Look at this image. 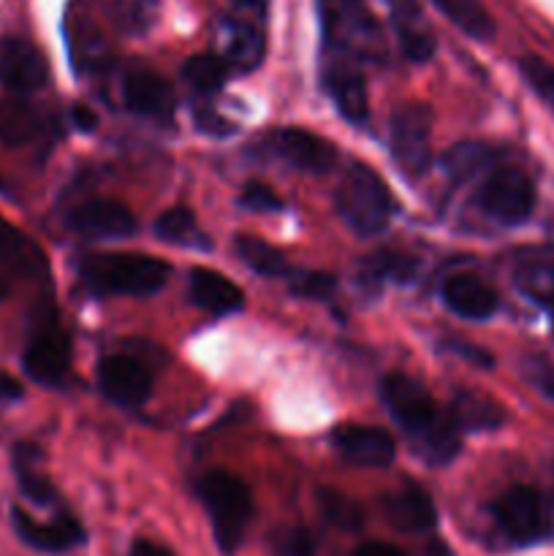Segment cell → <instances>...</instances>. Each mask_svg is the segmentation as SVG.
<instances>
[{"label":"cell","mask_w":554,"mask_h":556,"mask_svg":"<svg viewBox=\"0 0 554 556\" xmlns=\"http://www.w3.org/2000/svg\"><path fill=\"white\" fill-rule=\"evenodd\" d=\"M380 400L424 462L440 467L456 459L462 445L459 427L418 380L402 372L386 375L380 380Z\"/></svg>","instance_id":"1"},{"label":"cell","mask_w":554,"mask_h":556,"mask_svg":"<svg viewBox=\"0 0 554 556\" xmlns=\"http://www.w3.org/2000/svg\"><path fill=\"white\" fill-rule=\"evenodd\" d=\"M326 60L342 63H383L386 36L364 0H318Z\"/></svg>","instance_id":"2"},{"label":"cell","mask_w":554,"mask_h":556,"mask_svg":"<svg viewBox=\"0 0 554 556\" xmlns=\"http://www.w3.org/2000/svg\"><path fill=\"white\" fill-rule=\"evenodd\" d=\"M168 275L166 261L144 253H92L79 261V282L90 296H150Z\"/></svg>","instance_id":"3"},{"label":"cell","mask_w":554,"mask_h":556,"mask_svg":"<svg viewBox=\"0 0 554 556\" xmlns=\"http://www.w3.org/2000/svg\"><path fill=\"white\" fill-rule=\"evenodd\" d=\"M22 367L43 389H63L71 378V340L49 296L38 299L27 320Z\"/></svg>","instance_id":"4"},{"label":"cell","mask_w":554,"mask_h":556,"mask_svg":"<svg viewBox=\"0 0 554 556\" xmlns=\"http://www.w3.org/2000/svg\"><path fill=\"white\" fill-rule=\"evenodd\" d=\"M394 195L386 188L378 172L364 163H351L337 185L335 210L340 220L358 237H378L394 217Z\"/></svg>","instance_id":"5"},{"label":"cell","mask_w":554,"mask_h":556,"mask_svg":"<svg viewBox=\"0 0 554 556\" xmlns=\"http://www.w3.org/2000/svg\"><path fill=\"white\" fill-rule=\"evenodd\" d=\"M199 497L210 516L212 532L223 554H237L253 519V494L242 478L210 470L199 481Z\"/></svg>","instance_id":"6"},{"label":"cell","mask_w":554,"mask_h":556,"mask_svg":"<svg viewBox=\"0 0 554 556\" xmlns=\"http://www.w3.org/2000/svg\"><path fill=\"white\" fill-rule=\"evenodd\" d=\"M492 519L500 535L516 548L554 541V505L532 486H511L492 503Z\"/></svg>","instance_id":"7"},{"label":"cell","mask_w":554,"mask_h":556,"mask_svg":"<svg viewBox=\"0 0 554 556\" xmlns=\"http://www.w3.org/2000/svg\"><path fill=\"white\" fill-rule=\"evenodd\" d=\"M389 150L402 177L421 179L432 166V109L427 103H405L394 112L389 128Z\"/></svg>","instance_id":"8"},{"label":"cell","mask_w":554,"mask_h":556,"mask_svg":"<svg viewBox=\"0 0 554 556\" xmlns=\"http://www.w3.org/2000/svg\"><path fill=\"white\" fill-rule=\"evenodd\" d=\"M476 204L500 226H521L536 210V185L521 168H492L478 188Z\"/></svg>","instance_id":"9"},{"label":"cell","mask_w":554,"mask_h":556,"mask_svg":"<svg viewBox=\"0 0 554 556\" xmlns=\"http://www.w3.org/2000/svg\"><path fill=\"white\" fill-rule=\"evenodd\" d=\"M261 150L293 172L326 174L335 168L337 150L329 139L304 128H275L261 139Z\"/></svg>","instance_id":"10"},{"label":"cell","mask_w":554,"mask_h":556,"mask_svg":"<svg viewBox=\"0 0 554 556\" xmlns=\"http://www.w3.org/2000/svg\"><path fill=\"white\" fill-rule=\"evenodd\" d=\"M98 389L123 410H136L144 405L152 394V369L141 358L128 353H112L98 362L96 369Z\"/></svg>","instance_id":"11"},{"label":"cell","mask_w":554,"mask_h":556,"mask_svg":"<svg viewBox=\"0 0 554 556\" xmlns=\"http://www.w3.org/2000/svg\"><path fill=\"white\" fill-rule=\"evenodd\" d=\"M22 280H49L47 255L25 231L0 217V302Z\"/></svg>","instance_id":"12"},{"label":"cell","mask_w":554,"mask_h":556,"mask_svg":"<svg viewBox=\"0 0 554 556\" xmlns=\"http://www.w3.org/2000/svg\"><path fill=\"white\" fill-rule=\"evenodd\" d=\"M49 81L47 58L36 43L20 36L0 38V85L14 96L27 98L43 90Z\"/></svg>","instance_id":"13"},{"label":"cell","mask_w":554,"mask_h":556,"mask_svg":"<svg viewBox=\"0 0 554 556\" xmlns=\"http://www.w3.org/2000/svg\"><path fill=\"white\" fill-rule=\"evenodd\" d=\"M123 103L128 112L155 123H168L177 109V96L166 76L150 65H130L123 74Z\"/></svg>","instance_id":"14"},{"label":"cell","mask_w":554,"mask_h":556,"mask_svg":"<svg viewBox=\"0 0 554 556\" xmlns=\"http://www.w3.org/2000/svg\"><path fill=\"white\" fill-rule=\"evenodd\" d=\"M65 228L87 239H128L139 223L134 212L112 199H90L71 206L65 215Z\"/></svg>","instance_id":"15"},{"label":"cell","mask_w":554,"mask_h":556,"mask_svg":"<svg viewBox=\"0 0 554 556\" xmlns=\"http://www.w3.org/2000/svg\"><path fill=\"white\" fill-rule=\"evenodd\" d=\"M331 445L345 462L369 470H383L394 462L396 443L386 429L364 424H342L331 432Z\"/></svg>","instance_id":"16"},{"label":"cell","mask_w":554,"mask_h":556,"mask_svg":"<svg viewBox=\"0 0 554 556\" xmlns=\"http://www.w3.org/2000/svg\"><path fill=\"white\" fill-rule=\"evenodd\" d=\"M326 96L337 106V112L353 125H364L369 119V96H367V81L358 65L342 63V60H326L324 74Z\"/></svg>","instance_id":"17"},{"label":"cell","mask_w":554,"mask_h":556,"mask_svg":"<svg viewBox=\"0 0 554 556\" xmlns=\"http://www.w3.org/2000/svg\"><path fill=\"white\" fill-rule=\"evenodd\" d=\"M11 521H14V530L22 538V543L43 554H63L85 543V530L68 514L54 516L52 521H38L22 508H14L11 510Z\"/></svg>","instance_id":"18"},{"label":"cell","mask_w":554,"mask_h":556,"mask_svg":"<svg viewBox=\"0 0 554 556\" xmlns=\"http://www.w3.org/2000/svg\"><path fill=\"white\" fill-rule=\"evenodd\" d=\"M386 519L402 532H429L438 525V508L424 486L413 481H402L400 486L391 489L383 497Z\"/></svg>","instance_id":"19"},{"label":"cell","mask_w":554,"mask_h":556,"mask_svg":"<svg viewBox=\"0 0 554 556\" xmlns=\"http://www.w3.org/2000/svg\"><path fill=\"white\" fill-rule=\"evenodd\" d=\"M386 5L391 11V27H394L402 54L413 63H427L438 41L429 22L424 20L418 0H386Z\"/></svg>","instance_id":"20"},{"label":"cell","mask_w":554,"mask_h":556,"mask_svg":"<svg viewBox=\"0 0 554 556\" xmlns=\"http://www.w3.org/2000/svg\"><path fill=\"white\" fill-rule=\"evenodd\" d=\"M445 307L465 320H487L498 313V291L476 275H454L440 288Z\"/></svg>","instance_id":"21"},{"label":"cell","mask_w":554,"mask_h":556,"mask_svg":"<svg viewBox=\"0 0 554 556\" xmlns=\"http://www.w3.org/2000/svg\"><path fill=\"white\" fill-rule=\"evenodd\" d=\"M188 296L199 309L210 315H231L244 307L242 288L228 280L223 271L196 266L188 275Z\"/></svg>","instance_id":"22"},{"label":"cell","mask_w":554,"mask_h":556,"mask_svg":"<svg viewBox=\"0 0 554 556\" xmlns=\"http://www.w3.org/2000/svg\"><path fill=\"white\" fill-rule=\"evenodd\" d=\"M514 286L519 288L532 304L546 309L554 329V253L538 250V253L519 258V264H516L514 269Z\"/></svg>","instance_id":"23"},{"label":"cell","mask_w":554,"mask_h":556,"mask_svg":"<svg viewBox=\"0 0 554 556\" xmlns=\"http://www.w3.org/2000/svg\"><path fill=\"white\" fill-rule=\"evenodd\" d=\"M47 128V117L33 101L11 96L0 101V141L5 147H25Z\"/></svg>","instance_id":"24"},{"label":"cell","mask_w":554,"mask_h":556,"mask_svg":"<svg viewBox=\"0 0 554 556\" xmlns=\"http://www.w3.org/2000/svg\"><path fill=\"white\" fill-rule=\"evenodd\" d=\"M14 472L16 483H20L22 497L36 503L38 508H49L58 503V492H54L52 481L47 472L41 470V451L30 443H20L14 448Z\"/></svg>","instance_id":"25"},{"label":"cell","mask_w":554,"mask_h":556,"mask_svg":"<svg viewBox=\"0 0 554 556\" xmlns=\"http://www.w3.org/2000/svg\"><path fill=\"white\" fill-rule=\"evenodd\" d=\"M449 413L459 432H492L505 424L503 407L476 391H459L451 402Z\"/></svg>","instance_id":"26"},{"label":"cell","mask_w":554,"mask_h":556,"mask_svg":"<svg viewBox=\"0 0 554 556\" xmlns=\"http://www.w3.org/2000/svg\"><path fill=\"white\" fill-rule=\"evenodd\" d=\"M266 38L264 33L248 22H231L226 27V65L237 74H250L264 63Z\"/></svg>","instance_id":"27"},{"label":"cell","mask_w":554,"mask_h":556,"mask_svg":"<svg viewBox=\"0 0 554 556\" xmlns=\"http://www.w3.org/2000/svg\"><path fill=\"white\" fill-rule=\"evenodd\" d=\"M155 237L185 250H201V253H210L212 250V239L201 231L196 215L185 210V206H172V210H166L158 217Z\"/></svg>","instance_id":"28"},{"label":"cell","mask_w":554,"mask_h":556,"mask_svg":"<svg viewBox=\"0 0 554 556\" xmlns=\"http://www.w3.org/2000/svg\"><path fill=\"white\" fill-rule=\"evenodd\" d=\"M432 3L438 5L445 20L454 22L465 36L476 38V41H492L498 33V25L483 9L481 0H432Z\"/></svg>","instance_id":"29"},{"label":"cell","mask_w":554,"mask_h":556,"mask_svg":"<svg viewBox=\"0 0 554 556\" xmlns=\"http://www.w3.org/2000/svg\"><path fill=\"white\" fill-rule=\"evenodd\" d=\"M228 71L231 68L226 65V60L212 52H201L185 60L182 79L199 98H212L223 90V85L228 79Z\"/></svg>","instance_id":"30"},{"label":"cell","mask_w":554,"mask_h":556,"mask_svg":"<svg viewBox=\"0 0 554 556\" xmlns=\"http://www.w3.org/2000/svg\"><path fill=\"white\" fill-rule=\"evenodd\" d=\"M234 250H237L239 261H242L244 266H250L255 275L288 277V271H291L282 250H277L275 244L264 242V239L259 237H248V233H242V237L234 239Z\"/></svg>","instance_id":"31"},{"label":"cell","mask_w":554,"mask_h":556,"mask_svg":"<svg viewBox=\"0 0 554 556\" xmlns=\"http://www.w3.org/2000/svg\"><path fill=\"white\" fill-rule=\"evenodd\" d=\"M416 275V258L405 253H396V250H378V253L367 255L362 261V271H358V280L375 282V286H383V282H411Z\"/></svg>","instance_id":"32"},{"label":"cell","mask_w":554,"mask_h":556,"mask_svg":"<svg viewBox=\"0 0 554 556\" xmlns=\"http://www.w3.org/2000/svg\"><path fill=\"white\" fill-rule=\"evenodd\" d=\"M494 161V152L489 147L476 144V141H465V144L451 147L443 155V172L449 174L454 182H465L473 174L483 172L489 163Z\"/></svg>","instance_id":"33"},{"label":"cell","mask_w":554,"mask_h":556,"mask_svg":"<svg viewBox=\"0 0 554 556\" xmlns=\"http://www.w3.org/2000/svg\"><path fill=\"white\" fill-rule=\"evenodd\" d=\"M288 288L293 296L310 299V302H326L335 296L337 280L329 271L318 269H291L288 271Z\"/></svg>","instance_id":"34"},{"label":"cell","mask_w":554,"mask_h":556,"mask_svg":"<svg viewBox=\"0 0 554 556\" xmlns=\"http://www.w3.org/2000/svg\"><path fill=\"white\" fill-rule=\"evenodd\" d=\"M318 505L320 510H324L326 519L335 527H342V530H358V527H362V508H358L348 494L335 492V489H320Z\"/></svg>","instance_id":"35"},{"label":"cell","mask_w":554,"mask_h":556,"mask_svg":"<svg viewBox=\"0 0 554 556\" xmlns=\"http://www.w3.org/2000/svg\"><path fill=\"white\" fill-rule=\"evenodd\" d=\"M519 71L527 85L538 92V98L554 109V65L536 58V54H527V58L519 60Z\"/></svg>","instance_id":"36"},{"label":"cell","mask_w":554,"mask_h":556,"mask_svg":"<svg viewBox=\"0 0 554 556\" xmlns=\"http://www.w3.org/2000/svg\"><path fill=\"white\" fill-rule=\"evenodd\" d=\"M521 375H525L527 383H530L532 389L543 396V400H549L554 405V362L552 358L538 356V353L521 358Z\"/></svg>","instance_id":"37"},{"label":"cell","mask_w":554,"mask_h":556,"mask_svg":"<svg viewBox=\"0 0 554 556\" xmlns=\"http://www.w3.org/2000/svg\"><path fill=\"white\" fill-rule=\"evenodd\" d=\"M158 0H119L117 22L128 33H144L155 22Z\"/></svg>","instance_id":"38"},{"label":"cell","mask_w":554,"mask_h":556,"mask_svg":"<svg viewBox=\"0 0 554 556\" xmlns=\"http://www.w3.org/2000/svg\"><path fill=\"white\" fill-rule=\"evenodd\" d=\"M239 206L255 215H264V212H282V199L264 182H248L239 193Z\"/></svg>","instance_id":"39"},{"label":"cell","mask_w":554,"mask_h":556,"mask_svg":"<svg viewBox=\"0 0 554 556\" xmlns=\"http://www.w3.org/2000/svg\"><path fill=\"white\" fill-rule=\"evenodd\" d=\"M277 546H280V552L286 556H313L315 554L313 538H310L307 530H299V527L282 532V535L277 538Z\"/></svg>","instance_id":"40"},{"label":"cell","mask_w":554,"mask_h":556,"mask_svg":"<svg viewBox=\"0 0 554 556\" xmlns=\"http://www.w3.org/2000/svg\"><path fill=\"white\" fill-rule=\"evenodd\" d=\"M196 125H199V130H204V134H210V136H217V139H223V136H231L234 130H237V125L228 123L226 117H221V114H217L212 106L196 109Z\"/></svg>","instance_id":"41"},{"label":"cell","mask_w":554,"mask_h":556,"mask_svg":"<svg viewBox=\"0 0 554 556\" xmlns=\"http://www.w3.org/2000/svg\"><path fill=\"white\" fill-rule=\"evenodd\" d=\"M25 396V389L16 378H11L9 372L0 369V405H11V402H20Z\"/></svg>","instance_id":"42"},{"label":"cell","mask_w":554,"mask_h":556,"mask_svg":"<svg viewBox=\"0 0 554 556\" xmlns=\"http://www.w3.org/2000/svg\"><path fill=\"white\" fill-rule=\"evenodd\" d=\"M128 556H177V554H174L172 548L161 546V543L144 541V538H141V541H136L134 546H130Z\"/></svg>","instance_id":"43"},{"label":"cell","mask_w":554,"mask_h":556,"mask_svg":"<svg viewBox=\"0 0 554 556\" xmlns=\"http://www.w3.org/2000/svg\"><path fill=\"white\" fill-rule=\"evenodd\" d=\"M353 556H407L402 548L391 546V543H364V546H358Z\"/></svg>","instance_id":"44"},{"label":"cell","mask_w":554,"mask_h":556,"mask_svg":"<svg viewBox=\"0 0 554 556\" xmlns=\"http://www.w3.org/2000/svg\"><path fill=\"white\" fill-rule=\"evenodd\" d=\"M74 123H76V128H79V130H92V128H96L98 119H96V114H92L87 106H76L74 109Z\"/></svg>","instance_id":"45"},{"label":"cell","mask_w":554,"mask_h":556,"mask_svg":"<svg viewBox=\"0 0 554 556\" xmlns=\"http://www.w3.org/2000/svg\"><path fill=\"white\" fill-rule=\"evenodd\" d=\"M427 556H451V548L443 541H432L427 546Z\"/></svg>","instance_id":"46"},{"label":"cell","mask_w":554,"mask_h":556,"mask_svg":"<svg viewBox=\"0 0 554 556\" xmlns=\"http://www.w3.org/2000/svg\"><path fill=\"white\" fill-rule=\"evenodd\" d=\"M234 3L248 5V9H259V5H264V0H234Z\"/></svg>","instance_id":"47"}]
</instances>
